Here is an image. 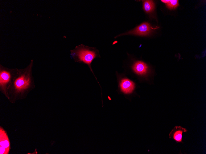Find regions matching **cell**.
I'll list each match as a JSON object with an SVG mask.
<instances>
[{
  "label": "cell",
  "mask_w": 206,
  "mask_h": 154,
  "mask_svg": "<svg viewBox=\"0 0 206 154\" xmlns=\"http://www.w3.org/2000/svg\"><path fill=\"white\" fill-rule=\"evenodd\" d=\"M152 30L149 23L144 22L137 26L133 30L128 33V34H135L140 36H146L150 33Z\"/></svg>",
  "instance_id": "cell-3"
},
{
  "label": "cell",
  "mask_w": 206,
  "mask_h": 154,
  "mask_svg": "<svg viewBox=\"0 0 206 154\" xmlns=\"http://www.w3.org/2000/svg\"><path fill=\"white\" fill-rule=\"evenodd\" d=\"M30 80L24 76H22L16 80L14 82L15 86L19 91L27 88L29 85Z\"/></svg>",
  "instance_id": "cell-7"
},
{
  "label": "cell",
  "mask_w": 206,
  "mask_h": 154,
  "mask_svg": "<svg viewBox=\"0 0 206 154\" xmlns=\"http://www.w3.org/2000/svg\"><path fill=\"white\" fill-rule=\"evenodd\" d=\"M133 69L136 73L140 75H145L148 72V67L147 65L140 61L136 62L134 65Z\"/></svg>",
  "instance_id": "cell-6"
},
{
  "label": "cell",
  "mask_w": 206,
  "mask_h": 154,
  "mask_svg": "<svg viewBox=\"0 0 206 154\" xmlns=\"http://www.w3.org/2000/svg\"><path fill=\"white\" fill-rule=\"evenodd\" d=\"M10 144L5 132L2 128L0 129V154L9 153Z\"/></svg>",
  "instance_id": "cell-2"
},
{
  "label": "cell",
  "mask_w": 206,
  "mask_h": 154,
  "mask_svg": "<svg viewBox=\"0 0 206 154\" xmlns=\"http://www.w3.org/2000/svg\"><path fill=\"white\" fill-rule=\"evenodd\" d=\"M187 131L186 128L180 126H175L169 133V138L174 140L177 143H183L182 140V134L183 132Z\"/></svg>",
  "instance_id": "cell-4"
},
{
  "label": "cell",
  "mask_w": 206,
  "mask_h": 154,
  "mask_svg": "<svg viewBox=\"0 0 206 154\" xmlns=\"http://www.w3.org/2000/svg\"><path fill=\"white\" fill-rule=\"evenodd\" d=\"M0 84L2 86L6 84L9 81L10 77L9 73L4 70H2L0 72Z\"/></svg>",
  "instance_id": "cell-8"
},
{
  "label": "cell",
  "mask_w": 206,
  "mask_h": 154,
  "mask_svg": "<svg viewBox=\"0 0 206 154\" xmlns=\"http://www.w3.org/2000/svg\"><path fill=\"white\" fill-rule=\"evenodd\" d=\"M167 7L169 9H175L179 5L178 1L176 0H170L169 2L166 4Z\"/></svg>",
  "instance_id": "cell-10"
},
{
  "label": "cell",
  "mask_w": 206,
  "mask_h": 154,
  "mask_svg": "<svg viewBox=\"0 0 206 154\" xmlns=\"http://www.w3.org/2000/svg\"><path fill=\"white\" fill-rule=\"evenodd\" d=\"M70 51L71 57L75 62L87 65L93 73L91 63L98 55L94 48L81 44L76 46Z\"/></svg>",
  "instance_id": "cell-1"
},
{
  "label": "cell",
  "mask_w": 206,
  "mask_h": 154,
  "mask_svg": "<svg viewBox=\"0 0 206 154\" xmlns=\"http://www.w3.org/2000/svg\"><path fill=\"white\" fill-rule=\"evenodd\" d=\"M161 1H162V2H163L164 3H166V4H167L169 2L170 0H161Z\"/></svg>",
  "instance_id": "cell-11"
},
{
  "label": "cell",
  "mask_w": 206,
  "mask_h": 154,
  "mask_svg": "<svg viewBox=\"0 0 206 154\" xmlns=\"http://www.w3.org/2000/svg\"><path fill=\"white\" fill-rule=\"evenodd\" d=\"M120 87L122 91L125 93H131L135 88L134 83L127 79H122L120 83Z\"/></svg>",
  "instance_id": "cell-5"
},
{
  "label": "cell",
  "mask_w": 206,
  "mask_h": 154,
  "mask_svg": "<svg viewBox=\"0 0 206 154\" xmlns=\"http://www.w3.org/2000/svg\"><path fill=\"white\" fill-rule=\"evenodd\" d=\"M154 4L151 0H146L143 3V8L146 13H149L153 11L154 8Z\"/></svg>",
  "instance_id": "cell-9"
}]
</instances>
